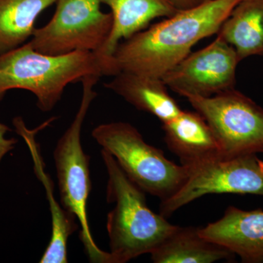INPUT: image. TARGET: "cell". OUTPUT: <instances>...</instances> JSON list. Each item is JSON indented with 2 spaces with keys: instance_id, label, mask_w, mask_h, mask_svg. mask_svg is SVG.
<instances>
[{
  "instance_id": "8",
  "label": "cell",
  "mask_w": 263,
  "mask_h": 263,
  "mask_svg": "<svg viewBox=\"0 0 263 263\" xmlns=\"http://www.w3.org/2000/svg\"><path fill=\"white\" fill-rule=\"evenodd\" d=\"M210 194L263 197V160L257 155L220 157L191 167L179 191L161 202L160 214L168 218L184 205Z\"/></svg>"
},
{
  "instance_id": "9",
  "label": "cell",
  "mask_w": 263,
  "mask_h": 263,
  "mask_svg": "<svg viewBox=\"0 0 263 263\" xmlns=\"http://www.w3.org/2000/svg\"><path fill=\"white\" fill-rule=\"evenodd\" d=\"M240 62L233 46L217 36L209 46L190 53L162 79L183 98H209L235 89Z\"/></svg>"
},
{
  "instance_id": "5",
  "label": "cell",
  "mask_w": 263,
  "mask_h": 263,
  "mask_svg": "<svg viewBox=\"0 0 263 263\" xmlns=\"http://www.w3.org/2000/svg\"><path fill=\"white\" fill-rule=\"evenodd\" d=\"M91 135L133 182L161 202L177 193L187 179L189 167L168 160L160 148L146 143L129 123L100 124Z\"/></svg>"
},
{
  "instance_id": "14",
  "label": "cell",
  "mask_w": 263,
  "mask_h": 263,
  "mask_svg": "<svg viewBox=\"0 0 263 263\" xmlns=\"http://www.w3.org/2000/svg\"><path fill=\"white\" fill-rule=\"evenodd\" d=\"M216 35L233 46L240 61L263 56V0H240Z\"/></svg>"
},
{
  "instance_id": "1",
  "label": "cell",
  "mask_w": 263,
  "mask_h": 263,
  "mask_svg": "<svg viewBox=\"0 0 263 263\" xmlns=\"http://www.w3.org/2000/svg\"><path fill=\"white\" fill-rule=\"evenodd\" d=\"M240 0H209L179 10L119 43L114 59L120 71L162 79L199 41L217 34Z\"/></svg>"
},
{
  "instance_id": "17",
  "label": "cell",
  "mask_w": 263,
  "mask_h": 263,
  "mask_svg": "<svg viewBox=\"0 0 263 263\" xmlns=\"http://www.w3.org/2000/svg\"><path fill=\"white\" fill-rule=\"evenodd\" d=\"M11 131L8 126L0 122V163L2 160L7 154L14 149L18 140L15 138H7L6 135L8 132Z\"/></svg>"
},
{
  "instance_id": "4",
  "label": "cell",
  "mask_w": 263,
  "mask_h": 263,
  "mask_svg": "<svg viewBox=\"0 0 263 263\" xmlns=\"http://www.w3.org/2000/svg\"><path fill=\"white\" fill-rule=\"evenodd\" d=\"M100 78L85 77L82 98L77 113L69 127L57 142L53 151L62 206L76 216L81 228L79 237L90 262L110 263L109 252L99 248L90 229L87 206L91 182L89 156L81 143V131L85 118L97 97L95 85Z\"/></svg>"
},
{
  "instance_id": "16",
  "label": "cell",
  "mask_w": 263,
  "mask_h": 263,
  "mask_svg": "<svg viewBox=\"0 0 263 263\" xmlns=\"http://www.w3.org/2000/svg\"><path fill=\"white\" fill-rule=\"evenodd\" d=\"M57 0H0V53L22 46L32 37L35 22Z\"/></svg>"
},
{
  "instance_id": "15",
  "label": "cell",
  "mask_w": 263,
  "mask_h": 263,
  "mask_svg": "<svg viewBox=\"0 0 263 263\" xmlns=\"http://www.w3.org/2000/svg\"><path fill=\"white\" fill-rule=\"evenodd\" d=\"M233 254L230 251L202 238L199 228L178 227L151 254L155 263H212L229 260Z\"/></svg>"
},
{
  "instance_id": "10",
  "label": "cell",
  "mask_w": 263,
  "mask_h": 263,
  "mask_svg": "<svg viewBox=\"0 0 263 263\" xmlns=\"http://www.w3.org/2000/svg\"><path fill=\"white\" fill-rule=\"evenodd\" d=\"M202 238L224 247L246 263L263 262V211L229 206L219 220L199 228Z\"/></svg>"
},
{
  "instance_id": "6",
  "label": "cell",
  "mask_w": 263,
  "mask_h": 263,
  "mask_svg": "<svg viewBox=\"0 0 263 263\" xmlns=\"http://www.w3.org/2000/svg\"><path fill=\"white\" fill-rule=\"evenodd\" d=\"M48 24L35 29L29 41L40 53L61 56L74 51L100 53L108 41L113 18L100 0H57Z\"/></svg>"
},
{
  "instance_id": "3",
  "label": "cell",
  "mask_w": 263,
  "mask_h": 263,
  "mask_svg": "<svg viewBox=\"0 0 263 263\" xmlns=\"http://www.w3.org/2000/svg\"><path fill=\"white\" fill-rule=\"evenodd\" d=\"M108 173L107 201L114 204L107 217L110 263H125L152 254L178 226L151 210L145 192L125 174L113 156L101 150Z\"/></svg>"
},
{
  "instance_id": "11",
  "label": "cell",
  "mask_w": 263,
  "mask_h": 263,
  "mask_svg": "<svg viewBox=\"0 0 263 263\" xmlns=\"http://www.w3.org/2000/svg\"><path fill=\"white\" fill-rule=\"evenodd\" d=\"M164 140L169 150L189 168L223 157L212 128L201 114L182 110L162 123Z\"/></svg>"
},
{
  "instance_id": "12",
  "label": "cell",
  "mask_w": 263,
  "mask_h": 263,
  "mask_svg": "<svg viewBox=\"0 0 263 263\" xmlns=\"http://www.w3.org/2000/svg\"><path fill=\"white\" fill-rule=\"evenodd\" d=\"M104 86L142 111L157 117L162 123L171 120L182 109L171 97L162 79L121 71Z\"/></svg>"
},
{
  "instance_id": "13",
  "label": "cell",
  "mask_w": 263,
  "mask_h": 263,
  "mask_svg": "<svg viewBox=\"0 0 263 263\" xmlns=\"http://www.w3.org/2000/svg\"><path fill=\"white\" fill-rule=\"evenodd\" d=\"M111 10L113 25L108 41L100 52L114 57L122 41L148 27L159 18L172 16L178 11L168 0H100Z\"/></svg>"
},
{
  "instance_id": "2",
  "label": "cell",
  "mask_w": 263,
  "mask_h": 263,
  "mask_svg": "<svg viewBox=\"0 0 263 263\" xmlns=\"http://www.w3.org/2000/svg\"><path fill=\"white\" fill-rule=\"evenodd\" d=\"M119 72L114 57L84 51L51 56L27 42L0 53V102L10 90H27L35 95L40 110L51 111L67 85L86 76H114Z\"/></svg>"
},
{
  "instance_id": "18",
  "label": "cell",
  "mask_w": 263,
  "mask_h": 263,
  "mask_svg": "<svg viewBox=\"0 0 263 263\" xmlns=\"http://www.w3.org/2000/svg\"><path fill=\"white\" fill-rule=\"evenodd\" d=\"M209 0H168L170 3L176 8L178 11L195 8L202 3H206Z\"/></svg>"
},
{
  "instance_id": "7",
  "label": "cell",
  "mask_w": 263,
  "mask_h": 263,
  "mask_svg": "<svg viewBox=\"0 0 263 263\" xmlns=\"http://www.w3.org/2000/svg\"><path fill=\"white\" fill-rule=\"evenodd\" d=\"M215 136L224 158L263 154V108L235 89L209 97H188Z\"/></svg>"
}]
</instances>
